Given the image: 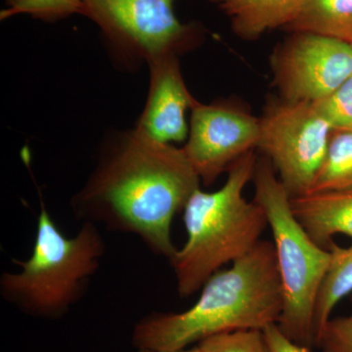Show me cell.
Wrapping results in <instances>:
<instances>
[{
  "instance_id": "obj_11",
  "label": "cell",
  "mask_w": 352,
  "mask_h": 352,
  "mask_svg": "<svg viewBox=\"0 0 352 352\" xmlns=\"http://www.w3.org/2000/svg\"><path fill=\"white\" fill-rule=\"evenodd\" d=\"M296 219L317 245L330 249L336 235L352 239V189L292 199Z\"/></svg>"
},
{
  "instance_id": "obj_17",
  "label": "cell",
  "mask_w": 352,
  "mask_h": 352,
  "mask_svg": "<svg viewBox=\"0 0 352 352\" xmlns=\"http://www.w3.org/2000/svg\"><path fill=\"white\" fill-rule=\"evenodd\" d=\"M204 352H272L263 330H238L201 340Z\"/></svg>"
},
{
  "instance_id": "obj_4",
  "label": "cell",
  "mask_w": 352,
  "mask_h": 352,
  "mask_svg": "<svg viewBox=\"0 0 352 352\" xmlns=\"http://www.w3.org/2000/svg\"><path fill=\"white\" fill-rule=\"evenodd\" d=\"M105 254L96 224L82 222L78 232L69 237L41 201L31 256L13 259L19 270L2 273L0 296L29 316L61 318L82 300Z\"/></svg>"
},
{
  "instance_id": "obj_9",
  "label": "cell",
  "mask_w": 352,
  "mask_h": 352,
  "mask_svg": "<svg viewBox=\"0 0 352 352\" xmlns=\"http://www.w3.org/2000/svg\"><path fill=\"white\" fill-rule=\"evenodd\" d=\"M261 120L231 104L195 101L185 156L201 182L210 186L247 153L258 148Z\"/></svg>"
},
{
  "instance_id": "obj_18",
  "label": "cell",
  "mask_w": 352,
  "mask_h": 352,
  "mask_svg": "<svg viewBox=\"0 0 352 352\" xmlns=\"http://www.w3.org/2000/svg\"><path fill=\"white\" fill-rule=\"evenodd\" d=\"M314 104L333 131H352V76L330 96Z\"/></svg>"
},
{
  "instance_id": "obj_21",
  "label": "cell",
  "mask_w": 352,
  "mask_h": 352,
  "mask_svg": "<svg viewBox=\"0 0 352 352\" xmlns=\"http://www.w3.org/2000/svg\"><path fill=\"white\" fill-rule=\"evenodd\" d=\"M138 352H204L203 349H201L200 346L197 344L196 346L194 347H187V349H179V351H147V349H143V351H138Z\"/></svg>"
},
{
  "instance_id": "obj_16",
  "label": "cell",
  "mask_w": 352,
  "mask_h": 352,
  "mask_svg": "<svg viewBox=\"0 0 352 352\" xmlns=\"http://www.w3.org/2000/svg\"><path fill=\"white\" fill-rule=\"evenodd\" d=\"M82 0H7L0 20L29 15L44 22H56L74 14L82 15Z\"/></svg>"
},
{
  "instance_id": "obj_20",
  "label": "cell",
  "mask_w": 352,
  "mask_h": 352,
  "mask_svg": "<svg viewBox=\"0 0 352 352\" xmlns=\"http://www.w3.org/2000/svg\"><path fill=\"white\" fill-rule=\"evenodd\" d=\"M263 332L272 352H310L309 347L300 346L287 338L277 324L268 326Z\"/></svg>"
},
{
  "instance_id": "obj_10",
  "label": "cell",
  "mask_w": 352,
  "mask_h": 352,
  "mask_svg": "<svg viewBox=\"0 0 352 352\" xmlns=\"http://www.w3.org/2000/svg\"><path fill=\"white\" fill-rule=\"evenodd\" d=\"M148 66L149 92L135 129L164 144L186 141L189 134L186 113L196 99L185 85L177 55L156 58Z\"/></svg>"
},
{
  "instance_id": "obj_7",
  "label": "cell",
  "mask_w": 352,
  "mask_h": 352,
  "mask_svg": "<svg viewBox=\"0 0 352 352\" xmlns=\"http://www.w3.org/2000/svg\"><path fill=\"white\" fill-rule=\"evenodd\" d=\"M261 120L258 148L292 199L309 194L333 131L314 103L271 101Z\"/></svg>"
},
{
  "instance_id": "obj_14",
  "label": "cell",
  "mask_w": 352,
  "mask_h": 352,
  "mask_svg": "<svg viewBox=\"0 0 352 352\" xmlns=\"http://www.w3.org/2000/svg\"><path fill=\"white\" fill-rule=\"evenodd\" d=\"M329 251L331 252L330 265L315 307V342L338 303L352 294V244L340 247L333 243Z\"/></svg>"
},
{
  "instance_id": "obj_2",
  "label": "cell",
  "mask_w": 352,
  "mask_h": 352,
  "mask_svg": "<svg viewBox=\"0 0 352 352\" xmlns=\"http://www.w3.org/2000/svg\"><path fill=\"white\" fill-rule=\"evenodd\" d=\"M197 302L182 312H157L135 324L138 351H173L238 330H264L279 321L283 291L273 242L261 240L244 258L214 273Z\"/></svg>"
},
{
  "instance_id": "obj_5",
  "label": "cell",
  "mask_w": 352,
  "mask_h": 352,
  "mask_svg": "<svg viewBox=\"0 0 352 352\" xmlns=\"http://www.w3.org/2000/svg\"><path fill=\"white\" fill-rule=\"evenodd\" d=\"M252 182L254 200L263 208L273 236L283 291L277 326L300 346H315L317 296L327 273L331 252L312 240L296 219L292 198L267 157H259Z\"/></svg>"
},
{
  "instance_id": "obj_6",
  "label": "cell",
  "mask_w": 352,
  "mask_h": 352,
  "mask_svg": "<svg viewBox=\"0 0 352 352\" xmlns=\"http://www.w3.org/2000/svg\"><path fill=\"white\" fill-rule=\"evenodd\" d=\"M82 15L94 21L116 56L124 64L191 50L200 29L184 24L173 11L175 0H82Z\"/></svg>"
},
{
  "instance_id": "obj_19",
  "label": "cell",
  "mask_w": 352,
  "mask_h": 352,
  "mask_svg": "<svg viewBox=\"0 0 352 352\" xmlns=\"http://www.w3.org/2000/svg\"><path fill=\"white\" fill-rule=\"evenodd\" d=\"M315 346L320 347L322 352H352V307L346 316L329 319Z\"/></svg>"
},
{
  "instance_id": "obj_13",
  "label": "cell",
  "mask_w": 352,
  "mask_h": 352,
  "mask_svg": "<svg viewBox=\"0 0 352 352\" xmlns=\"http://www.w3.org/2000/svg\"><path fill=\"white\" fill-rule=\"evenodd\" d=\"M286 29L352 44V0H305L300 13Z\"/></svg>"
},
{
  "instance_id": "obj_12",
  "label": "cell",
  "mask_w": 352,
  "mask_h": 352,
  "mask_svg": "<svg viewBox=\"0 0 352 352\" xmlns=\"http://www.w3.org/2000/svg\"><path fill=\"white\" fill-rule=\"evenodd\" d=\"M231 20L233 32L245 41L287 28L300 13L305 0H210Z\"/></svg>"
},
{
  "instance_id": "obj_1",
  "label": "cell",
  "mask_w": 352,
  "mask_h": 352,
  "mask_svg": "<svg viewBox=\"0 0 352 352\" xmlns=\"http://www.w3.org/2000/svg\"><path fill=\"white\" fill-rule=\"evenodd\" d=\"M201 183L182 148L134 129L105 145L71 207L82 222L138 236L153 254L170 261L177 250L173 219Z\"/></svg>"
},
{
  "instance_id": "obj_15",
  "label": "cell",
  "mask_w": 352,
  "mask_h": 352,
  "mask_svg": "<svg viewBox=\"0 0 352 352\" xmlns=\"http://www.w3.org/2000/svg\"><path fill=\"white\" fill-rule=\"evenodd\" d=\"M352 189V131H333L309 194Z\"/></svg>"
},
{
  "instance_id": "obj_3",
  "label": "cell",
  "mask_w": 352,
  "mask_h": 352,
  "mask_svg": "<svg viewBox=\"0 0 352 352\" xmlns=\"http://www.w3.org/2000/svg\"><path fill=\"white\" fill-rule=\"evenodd\" d=\"M258 160L254 150L247 153L227 171L222 187L214 192L197 189L187 201V239L170 261L182 298L196 294L222 266L244 258L263 240L266 215L256 201L244 197Z\"/></svg>"
},
{
  "instance_id": "obj_8",
  "label": "cell",
  "mask_w": 352,
  "mask_h": 352,
  "mask_svg": "<svg viewBox=\"0 0 352 352\" xmlns=\"http://www.w3.org/2000/svg\"><path fill=\"white\" fill-rule=\"evenodd\" d=\"M271 68L283 100L316 103L352 76V44L312 32H295L273 53Z\"/></svg>"
}]
</instances>
